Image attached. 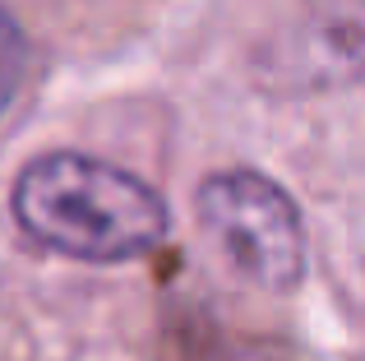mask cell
<instances>
[{"label": "cell", "mask_w": 365, "mask_h": 361, "mask_svg": "<svg viewBox=\"0 0 365 361\" xmlns=\"http://www.w3.org/2000/svg\"><path fill=\"white\" fill-rule=\"evenodd\" d=\"M14 218L37 245L88 264H125L167 236L148 180L88 153H42L14 180Z\"/></svg>", "instance_id": "obj_1"}, {"label": "cell", "mask_w": 365, "mask_h": 361, "mask_svg": "<svg viewBox=\"0 0 365 361\" xmlns=\"http://www.w3.org/2000/svg\"><path fill=\"white\" fill-rule=\"evenodd\" d=\"M199 218L232 269L264 292H292L305 273V227L292 195L259 172H217L199 190Z\"/></svg>", "instance_id": "obj_2"}, {"label": "cell", "mask_w": 365, "mask_h": 361, "mask_svg": "<svg viewBox=\"0 0 365 361\" xmlns=\"http://www.w3.org/2000/svg\"><path fill=\"white\" fill-rule=\"evenodd\" d=\"M28 70V42H24V28L0 9V111L9 107V98L19 93Z\"/></svg>", "instance_id": "obj_3"}]
</instances>
